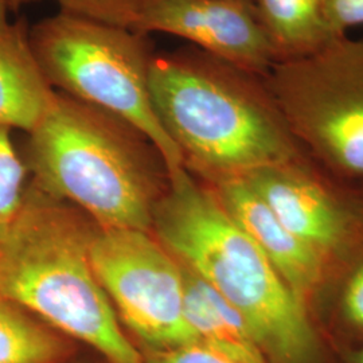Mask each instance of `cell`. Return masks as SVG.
I'll use <instances>...</instances> for the list:
<instances>
[{
	"label": "cell",
	"instance_id": "23",
	"mask_svg": "<svg viewBox=\"0 0 363 363\" xmlns=\"http://www.w3.org/2000/svg\"><path fill=\"white\" fill-rule=\"evenodd\" d=\"M238 1H242V0H238Z\"/></svg>",
	"mask_w": 363,
	"mask_h": 363
},
{
	"label": "cell",
	"instance_id": "19",
	"mask_svg": "<svg viewBox=\"0 0 363 363\" xmlns=\"http://www.w3.org/2000/svg\"><path fill=\"white\" fill-rule=\"evenodd\" d=\"M325 18L337 35L363 25V0H323Z\"/></svg>",
	"mask_w": 363,
	"mask_h": 363
},
{
	"label": "cell",
	"instance_id": "17",
	"mask_svg": "<svg viewBox=\"0 0 363 363\" xmlns=\"http://www.w3.org/2000/svg\"><path fill=\"white\" fill-rule=\"evenodd\" d=\"M60 11L115 26L135 28L144 0H54Z\"/></svg>",
	"mask_w": 363,
	"mask_h": 363
},
{
	"label": "cell",
	"instance_id": "18",
	"mask_svg": "<svg viewBox=\"0 0 363 363\" xmlns=\"http://www.w3.org/2000/svg\"><path fill=\"white\" fill-rule=\"evenodd\" d=\"M143 363H271L265 358H245L205 342H194L169 350H143Z\"/></svg>",
	"mask_w": 363,
	"mask_h": 363
},
{
	"label": "cell",
	"instance_id": "24",
	"mask_svg": "<svg viewBox=\"0 0 363 363\" xmlns=\"http://www.w3.org/2000/svg\"><path fill=\"white\" fill-rule=\"evenodd\" d=\"M72 363H74V362H72Z\"/></svg>",
	"mask_w": 363,
	"mask_h": 363
},
{
	"label": "cell",
	"instance_id": "14",
	"mask_svg": "<svg viewBox=\"0 0 363 363\" xmlns=\"http://www.w3.org/2000/svg\"><path fill=\"white\" fill-rule=\"evenodd\" d=\"M182 269L184 315L198 340L234 355L267 359L238 311L190 269Z\"/></svg>",
	"mask_w": 363,
	"mask_h": 363
},
{
	"label": "cell",
	"instance_id": "9",
	"mask_svg": "<svg viewBox=\"0 0 363 363\" xmlns=\"http://www.w3.org/2000/svg\"><path fill=\"white\" fill-rule=\"evenodd\" d=\"M133 30L186 39L264 77L276 64L253 0H144Z\"/></svg>",
	"mask_w": 363,
	"mask_h": 363
},
{
	"label": "cell",
	"instance_id": "1",
	"mask_svg": "<svg viewBox=\"0 0 363 363\" xmlns=\"http://www.w3.org/2000/svg\"><path fill=\"white\" fill-rule=\"evenodd\" d=\"M150 93L184 167L205 183L310 159L288 128L267 77L196 46L155 54Z\"/></svg>",
	"mask_w": 363,
	"mask_h": 363
},
{
	"label": "cell",
	"instance_id": "15",
	"mask_svg": "<svg viewBox=\"0 0 363 363\" xmlns=\"http://www.w3.org/2000/svg\"><path fill=\"white\" fill-rule=\"evenodd\" d=\"M70 337L0 295V363H72Z\"/></svg>",
	"mask_w": 363,
	"mask_h": 363
},
{
	"label": "cell",
	"instance_id": "5",
	"mask_svg": "<svg viewBox=\"0 0 363 363\" xmlns=\"http://www.w3.org/2000/svg\"><path fill=\"white\" fill-rule=\"evenodd\" d=\"M30 39L54 91L104 109L142 132L163 157L167 177L184 167L151 100L155 54L148 35L58 11L31 27Z\"/></svg>",
	"mask_w": 363,
	"mask_h": 363
},
{
	"label": "cell",
	"instance_id": "22",
	"mask_svg": "<svg viewBox=\"0 0 363 363\" xmlns=\"http://www.w3.org/2000/svg\"><path fill=\"white\" fill-rule=\"evenodd\" d=\"M33 1H35V0H11L13 10H15V11H18V10H19L22 6L28 4V3H33Z\"/></svg>",
	"mask_w": 363,
	"mask_h": 363
},
{
	"label": "cell",
	"instance_id": "8",
	"mask_svg": "<svg viewBox=\"0 0 363 363\" xmlns=\"http://www.w3.org/2000/svg\"><path fill=\"white\" fill-rule=\"evenodd\" d=\"M286 229L325 261L327 273L363 241V220L337 182L311 159L267 166L242 177Z\"/></svg>",
	"mask_w": 363,
	"mask_h": 363
},
{
	"label": "cell",
	"instance_id": "4",
	"mask_svg": "<svg viewBox=\"0 0 363 363\" xmlns=\"http://www.w3.org/2000/svg\"><path fill=\"white\" fill-rule=\"evenodd\" d=\"M26 150L42 194L74 203L100 229H152L155 160H164L127 121L57 91Z\"/></svg>",
	"mask_w": 363,
	"mask_h": 363
},
{
	"label": "cell",
	"instance_id": "16",
	"mask_svg": "<svg viewBox=\"0 0 363 363\" xmlns=\"http://www.w3.org/2000/svg\"><path fill=\"white\" fill-rule=\"evenodd\" d=\"M26 166L11 139V130L0 127V244L10 233L23 208Z\"/></svg>",
	"mask_w": 363,
	"mask_h": 363
},
{
	"label": "cell",
	"instance_id": "6",
	"mask_svg": "<svg viewBox=\"0 0 363 363\" xmlns=\"http://www.w3.org/2000/svg\"><path fill=\"white\" fill-rule=\"evenodd\" d=\"M267 82L312 162L340 183H363V39H334L306 58L274 64Z\"/></svg>",
	"mask_w": 363,
	"mask_h": 363
},
{
	"label": "cell",
	"instance_id": "7",
	"mask_svg": "<svg viewBox=\"0 0 363 363\" xmlns=\"http://www.w3.org/2000/svg\"><path fill=\"white\" fill-rule=\"evenodd\" d=\"M91 261L120 323L139 340L140 351L199 342L184 315L182 265L150 232L99 229Z\"/></svg>",
	"mask_w": 363,
	"mask_h": 363
},
{
	"label": "cell",
	"instance_id": "20",
	"mask_svg": "<svg viewBox=\"0 0 363 363\" xmlns=\"http://www.w3.org/2000/svg\"><path fill=\"white\" fill-rule=\"evenodd\" d=\"M337 184L342 198L346 201L351 210L363 220V183L347 184L337 182Z\"/></svg>",
	"mask_w": 363,
	"mask_h": 363
},
{
	"label": "cell",
	"instance_id": "12",
	"mask_svg": "<svg viewBox=\"0 0 363 363\" xmlns=\"http://www.w3.org/2000/svg\"><path fill=\"white\" fill-rule=\"evenodd\" d=\"M312 318L334 354L363 345V241L327 273Z\"/></svg>",
	"mask_w": 363,
	"mask_h": 363
},
{
	"label": "cell",
	"instance_id": "10",
	"mask_svg": "<svg viewBox=\"0 0 363 363\" xmlns=\"http://www.w3.org/2000/svg\"><path fill=\"white\" fill-rule=\"evenodd\" d=\"M208 186L222 208L261 249L312 318L316 298L327 277L325 261L277 220L242 177Z\"/></svg>",
	"mask_w": 363,
	"mask_h": 363
},
{
	"label": "cell",
	"instance_id": "3",
	"mask_svg": "<svg viewBox=\"0 0 363 363\" xmlns=\"http://www.w3.org/2000/svg\"><path fill=\"white\" fill-rule=\"evenodd\" d=\"M94 232L33 187L0 244V295L108 363H143L93 269Z\"/></svg>",
	"mask_w": 363,
	"mask_h": 363
},
{
	"label": "cell",
	"instance_id": "2",
	"mask_svg": "<svg viewBox=\"0 0 363 363\" xmlns=\"http://www.w3.org/2000/svg\"><path fill=\"white\" fill-rule=\"evenodd\" d=\"M152 229L160 244L245 320L271 363H337L319 327L269 259L186 169L167 177Z\"/></svg>",
	"mask_w": 363,
	"mask_h": 363
},
{
	"label": "cell",
	"instance_id": "13",
	"mask_svg": "<svg viewBox=\"0 0 363 363\" xmlns=\"http://www.w3.org/2000/svg\"><path fill=\"white\" fill-rule=\"evenodd\" d=\"M276 64L310 57L342 35L325 18L323 0H253Z\"/></svg>",
	"mask_w": 363,
	"mask_h": 363
},
{
	"label": "cell",
	"instance_id": "21",
	"mask_svg": "<svg viewBox=\"0 0 363 363\" xmlns=\"http://www.w3.org/2000/svg\"><path fill=\"white\" fill-rule=\"evenodd\" d=\"M337 363H363V345L335 352Z\"/></svg>",
	"mask_w": 363,
	"mask_h": 363
},
{
	"label": "cell",
	"instance_id": "11",
	"mask_svg": "<svg viewBox=\"0 0 363 363\" xmlns=\"http://www.w3.org/2000/svg\"><path fill=\"white\" fill-rule=\"evenodd\" d=\"M11 0H0V127L26 130L38 125L57 91L48 82L25 21H13Z\"/></svg>",
	"mask_w": 363,
	"mask_h": 363
}]
</instances>
